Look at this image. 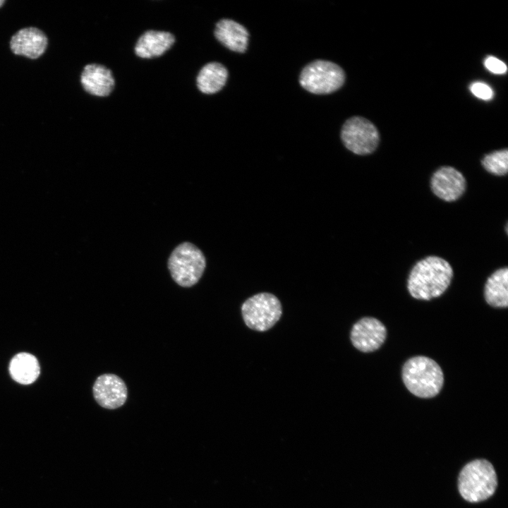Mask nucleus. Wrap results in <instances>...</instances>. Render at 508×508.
Wrapping results in <instances>:
<instances>
[{"label":"nucleus","mask_w":508,"mask_h":508,"mask_svg":"<svg viewBox=\"0 0 508 508\" xmlns=\"http://www.w3.org/2000/svg\"><path fill=\"white\" fill-rule=\"evenodd\" d=\"M497 485L494 467L485 459H476L467 464L461 471L458 487L466 501L477 502L491 497Z\"/></svg>","instance_id":"obj_3"},{"label":"nucleus","mask_w":508,"mask_h":508,"mask_svg":"<svg viewBox=\"0 0 508 508\" xmlns=\"http://www.w3.org/2000/svg\"><path fill=\"white\" fill-rule=\"evenodd\" d=\"M341 138L348 150L356 155H365L376 150L380 135L377 128L369 120L353 116L344 123Z\"/></svg>","instance_id":"obj_7"},{"label":"nucleus","mask_w":508,"mask_h":508,"mask_svg":"<svg viewBox=\"0 0 508 508\" xmlns=\"http://www.w3.org/2000/svg\"><path fill=\"white\" fill-rule=\"evenodd\" d=\"M279 299L270 293H260L248 298L241 306L246 325L255 331L270 329L282 315Z\"/></svg>","instance_id":"obj_6"},{"label":"nucleus","mask_w":508,"mask_h":508,"mask_svg":"<svg viewBox=\"0 0 508 508\" xmlns=\"http://www.w3.org/2000/svg\"><path fill=\"white\" fill-rule=\"evenodd\" d=\"M9 372L16 382L28 385L34 382L39 377L40 368L35 356L22 352L16 354L11 359Z\"/></svg>","instance_id":"obj_16"},{"label":"nucleus","mask_w":508,"mask_h":508,"mask_svg":"<svg viewBox=\"0 0 508 508\" xmlns=\"http://www.w3.org/2000/svg\"><path fill=\"white\" fill-rule=\"evenodd\" d=\"M4 2L5 1L4 0H0V7L3 5V4H4Z\"/></svg>","instance_id":"obj_21"},{"label":"nucleus","mask_w":508,"mask_h":508,"mask_svg":"<svg viewBox=\"0 0 508 508\" xmlns=\"http://www.w3.org/2000/svg\"><path fill=\"white\" fill-rule=\"evenodd\" d=\"M508 269L507 267L495 271L487 279L484 289L486 302L495 308L508 306Z\"/></svg>","instance_id":"obj_15"},{"label":"nucleus","mask_w":508,"mask_h":508,"mask_svg":"<svg viewBox=\"0 0 508 508\" xmlns=\"http://www.w3.org/2000/svg\"><path fill=\"white\" fill-rule=\"evenodd\" d=\"M433 193L440 199L452 202L458 200L466 190L464 175L454 167L445 166L439 168L430 179Z\"/></svg>","instance_id":"obj_9"},{"label":"nucleus","mask_w":508,"mask_h":508,"mask_svg":"<svg viewBox=\"0 0 508 508\" xmlns=\"http://www.w3.org/2000/svg\"><path fill=\"white\" fill-rule=\"evenodd\" d=\"M47 37L37 28H25L15 33L10 42L13 53L30 59L40 57L46 50Z\"/></svg>","instance_id":"obj_11"},{"label":"nucleus","mask_w":508,"mask_h":508,"mask_svg":"<svg viewBox=\"0 0 508 508\" xmlns=\"http://www.w3.org/2000/svg\"><path fill=\"white\" fill-rule=\"evenodd\" d=\"M484 169L490 174L504 176L508 171V150H497L487 154L481 160Z\"/></svg>","instance_id":"obj_18"},{"label":"nucleus","mask_w":508,"mask_h":508,"mask_svg":"<svg viewBox=\"0 0 508 508\" xmlns=\"http://www.w3.org/2000/svg\"><path fill=\"white\" fill-rule=\"evenodd\" d=\"M80 83L86 92L99 97L109 95L113 90L114 79L109 69L104 66L91 64L84 67Z\"/></svg>","instance_id":"obj_12"},{"label":"nucleus","mask_w":508,"mask_h":508,"mask_svg":"<svg viewBox=\"0 0 508 508\" xmlns=\"http://www.w3.org/2000/svg\"><path fill=\"white\" fill-rule=\"evenodd\" d=\"M485 68L495 74H503L507 71L506 64L494 56H488L484 62Z\"/></svg>","instance_id":"obj_20"},{"label":"nucleus","mask_w":508,"mask_h":508,"mask_svg":"<svg viewBox=\"0 0 508 508\" xmlns=\"http://www.w3.org/2000/svg\"><path fill=\"white\" fill-rule=\"evenodd\" d=\"M345 73L337 64L322 59L307 64L301 71L299 83L307 91L327 95L339 90L344 83Z\"/></svg>","instance_id":"obj_5"},{"label":"nucleus","mask_w":508,"mask_h":508,"mask_svg":"<svg viewBox=\"0 0 508 508\" xmlns=\"http://www.w3.org/2000/svg\"><path fill=\"white\" fill-rule=\"evenodd\" d=\"M403 382L409 391L421 398H431L441 390L444 376L440 365L425 356L409 359L402 368Z\"/></svg>","instance_id":"obj_2"},{"label":"nucleus","mask_w":508,"mask_h":508,"mask_svg":"<svg viewBox=\"0 0 508 508\" xmlns=\"http://www.w3.org/2000/svg\"><path fill=\"white\" fill-rule=\"evenodd\" d=\"M227 77V69L222 64L208 63L201 68L198 75V87L205 94L216 93L224 86Z\"/></svg>","instance_id":"obj_17"},{"label":"nucleus","mask_w":508,"mask_h":508,"mask_svg":"<svg viewBox=\"0 0 508 508\" xmlns=\"http://www.w3.org/2000/svg\"><path fill=\"white\" fill-rule=\"evenodd\" d=\"M386 335V328L380 320L367 317L353 325L351 332V340L359 351L371 352L381 346Z\"/></svg>","instance_id":"obj_8"},{"label":"nucleus","mask_w":508,"mask_h":508,"mask_svg":"<svg viewBox=\"0 0 508 508\" xmlns=\"http://www.w3.org/2000/svg\"><path fill=\"white\" fill-rule=\"evenodd\" d=\"M217 40L229 49L244 53L248 42L249 32L241 24L228 18L217 23L214 30Z\"/></svg>","instance_id":"obj_13"},{"label":"nucleus","mask_w":508,"mask_h":508,"mask_svg":"<svg viewBox=\"0 0 508 508\" xmlns=\"http://www.w3.org/2000/svg\"><path fill=\"white\" fill-rule=\"evenodd\" d=\"M93 395L102 407L114 409L121 406L127 399L124 382L114 374L99 376L93 385Z\"/></svg>","instance_id":"obj_10"},{"label":"nucleus","mask_w":508,"mask_h":508,"mask_svg":"<svg viewBox=\"0 0 508 508\" xmlns=\"http://www.w3.org/2000/svg\"><path fill=\"white\" fill-rule=\"evenodd\" d=\"M470 90L476 97L484 100H489L493 97L492 88L484 83H473L471 84Z\"/></svg>","instance_id":"obj_19"},{"label":"nucleus","mask_w":508,"mask_h":508,"mask_svg":"<svg viewBox=\"0 0 508 508\" xmlns=\"http://www.w3.org/2000/svg\"><path fill=\"white\" fill-rule=\"evenodd\" d=\"M453 270L445 259L428 256L417 262L411 269L407 289L416 299L430 300L441 296L449 286Z\"/></svg>","instance_id":"obj_1"},{"label":"nucleus","mask_w":508,"mask_h":508,"mask_svg":"<svg viewBox=\"0 0 508 508\" xmlns=\"http://www.w3.org/2000/svg\"><path fill=\"white\" fill-rule=\"evenodd\" d=\"M205 265L202 251L189 242L176 247L168 260V267L173 279L183 287L195 284L202 277Z\"/></svg>","instance_id":"obj_4"},{"label":"nucleus","mask_w":508,"mask_h":508,"mask_svg":"<svg viewBox=\"0 0 508 508\" xmlns=\"http://www.w3.org/2000/svg\"><path fill=\"white\" fill-rule=\"evenodd\" d=\"M174 36L168 32L148 30L138 39L135 52L143 59H151L162 55L174 43Z\"/></svg>","instance_id":"obj_14"}]
</instances>
